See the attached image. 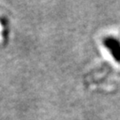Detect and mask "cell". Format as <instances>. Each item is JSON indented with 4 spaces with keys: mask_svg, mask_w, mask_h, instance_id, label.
Here are the masks:
<instances>
[{
    "mask_svg": "<svg viewBox=\"0 0 120 120\" xmlns=\"http://www.w3.org/2000/svg\"><path fill=\"white\" fill-rule=\"evenodd\" d=\"M103 45L111 53L115 60L120 62V42L114 38H106L103 41Z\"/></svg>",
    "mask_w": 120,
    "mask_h": 120,
    "instance_id": "obj_1",
    "label": "cell"
}]
</instances>
